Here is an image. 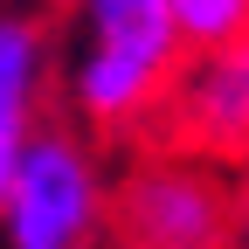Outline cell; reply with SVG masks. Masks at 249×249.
Returning a JSON list of instances; mask_svg holds the SVG:
<instances>
[{
  "instance_id": "6da1fadb",
  "label": "cell",
  "mask_w": 249,
  "mask_h": 249,
  "mask_svg": "<svg viewBox=\"0 0 249 249\" xmlns=\"http://www.w3.org/2000/svg\"><path fill=\"white\" fill-rule=\"evenodd\" d=\"M118 229V194L97 160V132L42 124L0 208V249H104Z\"/></svg>"
},
{
  "instance_id": "7a4b0ae2",
  "label": "cell",
  "mask_w": 249,
  "mask_h": 249,
  "mask_svg": "<svg viewBox=\"0 0 249 249\" xmlns=\"http://www.w3.org/2000/svg\"><path fill=\"white\" fill-rule=\"evenodd\" d=\"M235 194L201 152L145 160L118 187V235L124 249H229Z\"/></svg>"
},
{
  "instance_id": "3957f363",
  "label": "cell",
  "mask_w": 249,
  "mask_h": 249,
  "mask_svg": "<svg viewBox=\"0 0 249 249\" xmlns=\"http://www.w3.org/2000/svg\"><path fill=\"white\" fill-rule=\"evenodd\" d=\"M173 139L201 160H249V42L187 55L173 83Z\"/></svg>"
},
{
  "instance_id": "277c9868",
  "label": "cell",
  "mask_w": 249,
  "mask_h": 249,
  "mask_svg": "<svg viewBox=\"0 0 249 249\" xmlns=\"http://www.w3.org/2000/svg\"><path fill=\"white\" fill-rule=\"evenodd\" d=\"M42 97H49V42L28 14H0V208L21 173V152L42 132Z\"/></svg>"
},
{
  "instance_id": "5b68a950",
  "label": "cell",
  "mask_w": 249,
  "mask_h": 249,
  "mask_svg": "<svg viewBox=\"0 0 249 249\" xmlns=\"http://www.w3.org/2000/svg\"><path fill=\"white\" fill-rule=\"evenodd\" d=\"M76 49H111V55L160 62V70H187L173 0H76Z\"/></svg>"
},
{
  "instance_id": "8992f818",
  "label": "cell",
  "mask_w": 249,
  "mask_h": 249,
  "mask_svg": "<svg viewBox=\"0 0 249 249\" xmlns=\"http://www.w3.org/2000/svg\"><path fill=\"white\" fill-rule=\"evenodd\" d=\"M173 21H180L187 55H208V49L249 42V0H173Z\"/></svg>"
}]
</instances>
